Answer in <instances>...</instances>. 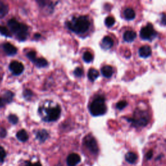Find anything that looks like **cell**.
<instances>
[{"label":"cell","mask_w":166,"mask_h":166,"mask_svg":"<svg viewBox=\"0 0 166 166\" xmlns=\"http://www.w3.org/2000/svg\"><path fill=\"white\" fill-rule=\"evenodd\" d=\"M115 23V20L112 16H109L105 19V25L108 27H110Z\"/></svg>","instance_id":"d4e9b609"},{"label":"cell","mask_w":166,"mask_h":166,"mask_svg":"<svg viewBox=\"0 0 166 166\" xmlns=\"http://www.w3.org/2000/svg\"><path fill=\"white\" fill-rule=\"evenodd\" d=\"M127 105V102L125 101H121L118 103L117 105H116V108L119 110H123L124 108H125Z\"/></svg>","instance_id":"f546056e"},{"label":"cell","mask_w":166,"mask_h":166,"mask_svg":"<svg viewBox=\"0 0 166 166\" xmlns=\"http://www.w3.org/2000/svg\"><path fill=\"white\" fill-rule=\"evenodd\" d=\"M83 60H84L86 62H88V63L91 62L93 60L92 54L88 51L85 52L84 53V55H83Z\"/></svg>","instance_id":"cb8c5ba5"},{"label":"cell","mask_w":166,"mask_h":166,"mask_svg":"<svg viewBox=\"0 0 166 166\" xmlns=\"http://www.w3.org/2000/svg\"><path fill=\"white\" fill-rule=\"evenodd\" d=\"M7 136V131L3 128H0V137L1 138H5Z\"/></svg>","instance_id":"1f68e13d"},{"label":"cell","mask_w":166,"mask_h":166,"mask_svg":"<svg viewBox=\"0 0 166 166\" xmlns=\"http://www.w3.org/2000/svg\"><path fill=\"white\" fill-rule=\"evenodd\" d=\"M124 16L128 20H133L135 18V12L134 11L131 9V8H127V9L124 11Z\"/></svg>","instance_id":"ffe728a7"},{"label":"cell","mask_w":166,"mask_h":166,"mask_svg":"<svg viewBox=\"0 0 166 166\" xmlns=\"http://www.w3.org/2000/svg\"><path fill=\"white\" fill-rule=\"evenodd\" d=\"M35 37L36 38H39L40 37V34H36V35H35Z\"/></svg>","instance_id":"d590c367"},{"label":"cell","mask_w":166,"mask_h":166,"mask_svg":"<svg viewBox=\"0 0 166 166\" xmlns=\"http://www.w3.org/2000/svg\"><path fill=\"white\" fill-rule=\"evenodd\" d=\"M0 34L6 37H11L12 35L10 31L5 26H0Z\"/></svg>","instance_id":"603a6c76"},{"label":"cell","mask_w":166,"mask_h":166,"mask_svg":"<svg viewBox=\"0 0 166 166\" xmlns=\"http://www.w3.org/2000/svg\"><path fill=\"white\" fill-rule=\"evenodd\" d=\"M9 69L14 75H19L23 72L24 66L20 62L12 61L9 65Z\"/></svg>","instance_id":"ba28073f"},{"label":"cell","mask_w":166,"mask_h":166,"mask_svg":"<svg viewBox=\"0 0 166 166\" xmlns=\"http://www.w3.org/2000/svg\"><path fill=\"white\" fill-rule=\"evenodd\" d=\"M157 32L153 28L151 23H148L140 31V37L143 40H152L156 38Z\"/></svg>","instance_id":"8992f818"},{"label":"cell","mask_w":166,"mask_h":166,"mask_svg":"<svg viewBox=\"0 0 166 166\" xmlns=\"http://www.w3.org/2000/svg\"><path fill=\"white\" fill-rule=\"evenodd\" d=\"M56 166H62V165H61L60 164H58V165H57Z\"/></svg>","instance_id":"8d00e7d4"},{"label":"cell","mask_w":166,"mask_h":166,"mask_svg":"<svg viewBox=\"0 0 166 166\" xmlns=\"http://www.w3.org/2000/svg\"><path fill=\"white\" fill-rule=\"evenodd\" d=\"M136 37V33L133 31H127L124 33L123 39L127 42H131Z\"/></svg>","instance_id":"9a60e30c"},{"label":"cell","mask_w":166,"mask_h":166,"mask_svg":"<svg viewBox=\"0 0 166 166\" xmlns=\"http://www.w3.org/2000/svg\"><path fill=\"white\" fill-rule=\"evenodd\" d=\"M90 111L94 116H99L105 114L106 112L105 98L102 96H98L95 98L91 103Z\"/></svg>","instance_id":"277c9868"},{"label":"cell","mask_w":166,"mask_h":166,"mask_svg":"<svg viewBox=\"0 0 166 166\" xmlns=\"http://www.w3.org/2000/svg\"><path fill=\"white\" fill-rule=\"evenodd\" d=\"M38 68H44L46 67L48 65V61L44 58H39V59H36L35 62H33Z\"/></svg>","instance_id":"7402d4cb"},{"label":"cell","mask_w":166,"mask_h":166,"mask_svg":"<svg viewBox=\"0 0 166 166\" xmlns=\"http://www.w3.org/2000/svg\"><path fill=\"white\" fill-rule=\"evenodd\" d=\"M101 73L106 78H110L113 74V68L110 66H105L101 69Z\"/></svg>","instance_id":"2e32d148"},{"label":"cell","mask_w":166,"mask_h":166,"mask_svg":"<svg viewBox=\"0 0 166 166\" xmlns=\"http://www.w3.org/2000/svg\"><path fill=\"white\" fill-rule=\"evenodd\" d=\"M151 48L149 45H143L139 49V55L141 57L147 58L151 55Z\"/></svg>","instance_id":"4fadbf2b"},{"label":"cell","mask_w":166,"mask_h":166,"mask_svg":"<svg viewBox=\"0 0 166 166\" xmlns=\"http://www.w3.org/2000/svg\"><path fill=\"white\" fill-rule=\"evenodd\" d=\"M114 45V41L110 36L104 37L101 42V48L104 49H109Z\"/></svg>","instance_id":"7c38bea8"},{"label":"cell","mask_w":166,"mask_h":166,"mask_svg":"<svg viewBox=\"0 0 166 166\" xmlns=\"http://www.w3.org/2000/svg\"><path fill=\"white\" fill-rule=\"evenodd\" d=\"M84 144L86 148L94 155H97L99 152V148L96 140L91 134L87 135L84 138Z\"/></svg>","instance_id":"52a82bcc"},{"label":"cell","mask_w":166,"mask_h":166,"mask_svg":"<svg viewBox=\"0 0 166 166\" xmlns=\"http://www.w3.org/2000/svg\"><path fill=\"white\" fill-rule=\"evenodd\" d=\"M8 27L19 40L24 41L27 39L29 32L26 25L20 23L16 19L12 18L8 22Z\"/></svg>","instance_id":"7a4b0ae2"},{"label":"cell","mask_w":166,"mask_h":166,"mask_svg":"<svg viewBox=\"0 0 166 166\" xmlns=\"http://www.w3.org/2000/svg\"><path fill=\"white\" fill-rule=\"evenodd\" d=\"M74 74H75V75L77 77H82V75H83V70H82V69L81 68H79V67L75 69Z\"/></svg>","instance_id":"4dcf8cb0"},{"label":"cell","mask_w":166,"mask_h":166,"mask_svg":"<svg viewBox=\"0 0 166 166\" xmlns=\"http://www.w3.org/2000/svg\"><path fill=\"white\" fill-rule=\"evenodd\" d=\"M23 97L26 99H30L33 95V93L31 92L30 90L26 89L23 91Z\"/></svg>","instance_id":"f1b7e54d"},{"label":"cell","mask_w":166,"mask_h":166,"mask_svg":"<svg viewBox=\"0 0 166 166\" xmlns=\"http://www.w3.org/2000/svg\"><path fill=\"white\" fill-rule=\"evenodd\" d=\"M14 97V94L11 91H6L3 94L2 97H0V108L3 107L6 104L10 103L12 101Z\"/></svg>","instance_id":"9c48e42d"},{"label":"cell","mask_w":166,"mask_h":166,"mask_svg":"<svg viewBox=\"0 0 166 166\" xmlns=\"http://www.w3.org/2000/svg\"><path fill=\"white\" fill-rule=\"evenodd\" d=\"M3 48L4 51L9 56H13L17 53V49L14 45H12L9 43L4 44L3 45Z\"/></svg>","instance_id":"8fae6325"},{"label":"cell","mask_w":166,"mask_h":166,"mask_svg":"<svg viewBox=\"0 0 166 166\" xmlns=\"http://www.w3.org/2000/svg\"><path fill=\"white\" fill-rule=\"evenodd\" d=\"M38 112L44 121L51 122L57 121L59 118L61 110L58 105L54 106H45L44 105L43 106L39 108Z\"/></svg>","instance_id":"3957f363"},{"label":"cell","mask_w":166,"mask_h":166,"mask_svg":"<svg viewBox=\"0 0 166 166\" xmlns=\"http://www.w3.org/2000/svg\"><path fill=\"white\" fill-rule=\"evenodd\" d=\"M66 25L70 30L77 34H84L89 29L90 22L87 16H81L73 18Z\"/></svg>","instance_id":"6da1fadb"},{"label":"cell","mask_w":166,"mask_h":166,"mask_svg":"<svg viewBox=\"0 0 166 166\" xmlns=\"http://www.w3.org/2000/svg\"><path fill=\"white\" fill-rule=\"evenodd\" d=\"M153 156V151L152 150L149 151L147 152V153L146 154V158L147 160H151Z\"/></svg>","instance_id":"d6a6232c"},{"label":"cell","mask_w":166,"mask_h":166,"mask_svg":"<svg viewBox=\"0 0 166 166\" xmlns=\"http://www.w3.org/2000/svg\"><path fill=\"white\" fill-rule=\"evenodd\" d=\"M9 5L4 2L0 1V18H2L7 14L9 12Z\"/></svg>","instance_id":"ac0fdd59"},{"label":"cell","mask_w":166,"mask_h":166,"mask_svg":"<svg viewBox=\"0 0 166 166\" xmlns=\"http://www.w3.org/2000/svg\"><path fill=\"white\" fill-rule=\"evenodd\" d=\"M149 119V116L146 112L137 109L135 111L133 118L128 119V121L136 127H144L147 125Z\"/></svg>","instance_id":"5b68a950"},{"label":"cell","mask_w":166,"mask_h":166,"mask_svg":"<svg viewBox=\"0 0 166 166\" xmlns=\"http://www.w3.org/2000/svg\"><path fill=\"white\" fill-rule=\"evenodd\" d=\"M66 161L68 166H75L81 161V157L76 153H72L68 156Z\"/></svg>","instance_id":"30bf717a"},{"label":"cell","mask_w":166,"mask_h":166,"mask_svg":"<svg viewBox=\"0 0 166 166\" xmlns=\"http://www.w3.org/2000/svg\"><path fill=\"white\" fill-rule=\"evenodd\" d=\"M161 23L163 25V26H166V14H163L161 15Z\"/></svg>","instance_id":"836d02e7"},{"label":"cell","mask_w":166,"mask_h":166,"mask_svg":"<svg viewBox=\"0 0 166 166\" xmlns=\"http://www.w3.org/2000/svg\"><path fill=\"white\" fill-rule=\"evenodd\" d=\"M138 159V156L133 152H128L125 155V160L128 163L134 164Z\"/></svg>","instance_id":"e0dca14e"},{"label":"cell","mask_w":166,"mask_h":166,"mask_svg":"<svg viewBox=\"0 0 166 166\" xmlns=\"http://www.w3.org/2000/svg\"><path fill=\"white\" fill-rule=\"evenodd\" d=\"M99 73L98 72L97 70L94 68H91L88 73V77L90 81H94L95 79H97V78L99 77Z\"/></svg>","instance_id":"44dd1931"},{"label":"cell","mask_w":166,"mask_h":166,"mask_svg":"<svg viewBox=\"0 0 166 166\" xmlns=\"http://www.w3.org/2000/svg\"><path fill=\"white\" fill-rule=\"evenodd\" d=\"M16 138H17L18 140L20 141V142H26V141H27L29 136L27 132L25 130L22 129L17 132V134H16Z\"/></svg>","instance_id":"d6986e66"},{"label":"cell","mask_w":166,"mask_h":166,"mask_svg":"<svg viewBox=\"0 0 166 166\" xmlns=\"http://www.w3.org/2000/svg\"><path fill=\"white\" fill-rule=\"evenodd\" d=\"M8 119H9V121L10 123H11L12 124H15L18 123V118L17 116L14 114H11L9 115V117H8Z\"/></svg>","instance_id":"4316f807"},{"label":"cell","mask_w":166,"mask_h":166,"mask_svg":"<svg viewBox=\"0 0 166 166\" xmlns=\"http://www.w3.org/2000/svg\"><path fill=\"white\" fill-rule=\"evenodd\" d=\"M27 57L32 62H34L35 60L37 59L36 54L35 51H30L27 53Z\"/></svg>","instance_id":"484cf974"},{"label":"cell","mask_w":166,"mask_h":166,"mask_svg":"<svg viewBox=\"0 0 166 166\" xmlns=\"http://www.w3.org/2000/svg\"><path fill=\"white\" fill-rule=\"evenodd\" d=\"M27 166H42V165L38 163V162H37V163H35V164H32V163H29L27 164Z\"/></svg>","instance_id":"e575fe53"},{"label":"cell","mask_w":166,"mask_h":166,"mask_svg":"<svg viewBox=\"0 0 166 166\" xmlns=\"http://www.w3.org/2000/svg\"><path fill=\"white\" fill-rule=\"evenodd\" d=\"M36 136V139L39 140L40 142L43 143L49 138V134L46 131L42 129L37 132Z\"/></svg>","instance_id":"5bb4252c"},{"label":"cell","mask_w":166,"mask_h":166,"mask_svg":"<svg viewBox=\"0 0 166 166\" xmlns=\"http://www.w3.org/2000/svg\"><path fill=\"white\" fill-rule=\"evenodd\" d=\"M6 156V152L2 147L0 146V164L3 163Z\"/></svg>","instance_id":"83f0119b"}]
</instances>
